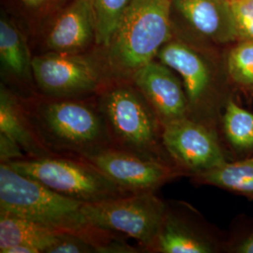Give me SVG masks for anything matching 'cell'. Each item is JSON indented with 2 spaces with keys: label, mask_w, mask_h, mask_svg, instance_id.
Masks as SVG:
<instances>
[{
  "label": "cell",
  "mask_w": 253,
  "mask_h": 253,
  "mask_svg": "<svg viewBox=\"0 0 253 253\" xmlns=\"http://www.w3.org/2000/svg\"><path fill=\"white\" fill-rule=\"evenodd\" d=\"M32 69L37 90L49 97L90 98L107 84L91 54L46 52L33 55Z\"/></svg>",
  "instance_id": "cell-8"
},
{
  "label": "cell",
  "mask_w": 253,
  "mask_h": 253,
  "mask_svg": "<svg viewBox=\"0 0 253 253\" xmlns=\"http://www.w3.org/2000/svg\"><path fill=\"white\" fill-rule=\"evenodd\" d=\"M165 208L166 203L150 191L84 203L83 213L95 226L135 239L143 253L157 234Z\"/></svg>",
  "instance_id": "cell-7"
},
{
  "label": "cell",
  "mask_w": 253,
  "mask_h": 253,
  "mask_svg": "<svg viewBox=\"0 0 253 253\" xmlns=\"http://www.w3.org/2000/svg\"><path fill=\"white\" fill-rule=\"evenodd\" d=\"M235 253H253V234L243 239L240 243L236 245Z\"/></svg>",
  "instance_id": "cell-26"
},
{
  "label": "cell",
  "mask_w": 253,
  "mask_h": 253,
  "mask_svg": "<svg viewBox=\"0 0 253 253\" xmlns=\"http://www.w3.org/2000/svg\"><path fill=\"white\" fill-rule=\"evenodd\" d=\"M84 204L19 173L8 163H0V211L26 217L59 232L81 235L100 253L113 233L91 224L83 213Z\"/></svg>",
  "instance_id": "cell-3"
},
{
  "label": "cell",
  "mask_w": 253,
  "mask_h": 253,
  "mask_svg": "<svg viewBox=\"0 0 253 253\" xmlns=\"http://www.w3.org/2000/svg\"><path fill=\"white\" fill-rule=\"evenodd\" d=\"M192 180L253 198V158L235 163L227 162L192 176Z\"/></svg>",
  "instance_id": "cell-18"
},
{
  "label": "cell",
  "mask_w": 253,
  "mask_h": 253,
  "mask_svg": "<svg viewBox=\"0 0 253 253\" xmlns=\"http://www.w3.org/2000/svg\"><path fill=\"white\" fill-rule=\"evenodd\" d=\"M46 253H98L94 245L81 235L63 232Z\"/></svg>",
  "instance_id": "cell-23"
},
{
  "label": "cell",
  "mask_w": 253,
  "mask_h": 253,
  "mask_svg": "<svg viewBox=\"0 0 253 253\" xmlns=\"http://www.w3.org/2000/svg\"><path fill=\"white\" fill-rule=\"evenodd\" d=\"M225 71L237 89L253 98V41L235 42L227 54Z\"/></svg>",
  "instance_id": "cell-20"
},
{
  "label": "cell",
  "mask_w": 253,
  "mask_h": 253,
  "mask_svg": "<svg viewBox=\"0 0 253 253\" xmlns=\"http://www.w3.org/2000/svg\"><path fill=\"white\" fill-rule=\"evenodd\" d=\"M230 1H233V0H230Z\"/></svg>",
  "instance_id": "cell-27"
},
{
  "label": "cell",
  "mask_w": 253,
  "mask_h": 253,
  "mask_svg": "<svg viewBox=\"0 0 253 253\" xmlns=\"http://www.w3.org/2000/svg\"><path fill=\"white\" fill-rule=\"evenodd\" d=\"M97 22L91 0H72L59 11L43 37L46 52L85 54L96 46Z\"/></svg>",
  "instance_id": "cell-13"
},
{
  "label": "cell",
  "mask_w": 253,
  "mask_h": 253,
  "mask_svg": "<svg viewBox=\"0 0 253 253\" xmlns=\"http://www.w3.org/2000/svg\"><path fill=\"white\" fill-rule=\"evenodd\" d=\"M235 19L236 42L253 41V0L231 1Z\"/></svg>",
  "instance_id": "cell-22"
},
{
  "label": "cell",
  "mask_w": 253,
  "mask_h": 253,
  "mask_svg": "<svg viewBox=\"0 0 253 253\" xmlns=\"http://www.w3.org/2000/svg\"><path fill=\"white\" fill-rule=\"evenodd\" d=\"M172 3L200 38L215 44L236 42L230 0H172Z\"/></svg>",
  "instance_id": "cell-15"
},
{
  "label": "cell",
  "mask_w": 253,
  "mask_h": 253,
  "mask_svg": "<svg viewBox=\"0 0 253 253\" xmlns=\"http://www.w3.org/2000/svg\"><path fill=\"white\" fill-rule=\"evenodd\" d=\"M63 232H59L36 221L0 211V253L14 246H27L38 253H46Z\"/></svg>",
  "instance_id": "cell-17"
},
{
  "label": "cell",
  "mask_w": 253,
  "mask_h": 253,
  "mask_svg": "<svg viewBox=\"0 0 253 253\" xmlns=\"http://www.w3.org/2000/svg\"><path fill=\"white\" fill-rule=\"evenodd\" d=\"M123 190L130 193L155 192L184 172L169 163L147 160L115 147L84 158Z\"/></svg>",
  "instance_id": "cell-10"
},
{
  "label": "cell",
  "mask_w": 253,
  "mask_h": 253,
  "mask_svg": "<svg viewBox=\"0 0 253 253\" xmlns=\"http://www.w3.org/2000/svg\"><path fill=\"white\" fill-rule=\"evenodd\" d=\"M23 10L32 17L45 18L58 10L66 0H16Z\"/></svg>",
  "instance_id": "cell-24"
},
{
  "label": "cell",
  "mask_w": 253,
  "mask_h": 253,
  "mask_svg": "<svg viewBox=\"0 0 253 253\" xmlns=\"http://www.w3.org/2000/svg\"><path fill=\"white\" fill-rule=\"evenodd\" d=\"M27 158L16 141L0 132V163H9Z\"/></svg>",
  "instance_id": "cell-25"
},
{
  "label": "cell",
  "mask_w": 253,
  "mask_h": 253,
  "mask_svg": "<svg viewBox=\"0 0 253 253\" xmlns=\"http://www.w3.org/2000/svg\"><path fill=\"white\" fill-rule=\"evenodd\" d=\"M156 59L180 77L189 103V118L218 129L222 110L231 96L219 88L208 55L195 46L172 39L162 47Z\"/></svg>",
  "instance_id": "cell-6"
},
{
  "label": "cell",
  "mask_w": 253,
  "mask_h": 253,
  "mask_svg": "<svg viewBox=\"0 0 253 253\" xmlns=\"http://www.w3.org/2000/svg\"><path fill=\"white\" fill-rule=\"evenodd\" d=\"M219 125L228 144L236 152L253 150V114L241 107L232 97L223 109Z\"/></svg>",
  "instance_id": "cell-19"
},
{
  "label": "cell",
  "mask_w": 253,
  "mask_h": 253,
  "mask_svg": "<svg viewBox=\"0 0 253 253\" xmlns=\"http://www.w3.org/2000/svg\"><path fill=\"white\" fill-rule=\"evenodd\" d=\"M132 83L153 109L162 125L189 118L183 83L171 68L155 59L134 74Z\"/></svg>",
  "instance_id": "cell-12"
},
{
  "label": "cell",
  "mask_w": 253,
  "mask_h": 253,
  "mask_svg": "<svg viewBox=\"0 0 253 253\" xmlns=\"http://www.w3.org/2000/svg\"><path fill=\"white\" fill-rule=\"evenodd\" d=\"M8 163L16 172L83 203H97L131 194L86 160L62 155L25 158Z\"/></svg>",
  "instance_id": "cell-5"
},
{
  "label": "cell",
  "mask_w": 253,
  "mask_h": 253,
  "mask_svg": "<svg viewBox=\"0 0 253 253\" xmlns=\"http://www.w3.org/2000/svg\"><path fill=\"white\" fill-rule=\"evenodd\" d=\"M0 132L13 139L28 158L53 156L38 135L21 97L1 83Z\"/></svg>",
  "instance_id": "cell-16"
},
{
  "label": "cell",
  "mask_w": 253,
  "mask_h": 253,
  "mask_svg": "<svg viewBox=\"0 0 253 253\" xmlns=\"http://www.w3.org/2000/svg\"><path fill=\"white\" fill-rule=\"evenodd\" d=\"M21 99L38 135L54 155L84 159L112 147L96 96L70 99L37 93Z\"/></svg>",
  "instance_id": "cell-1"
},
{
  "label": "cell",
  "mask_w": 253,
  "mask_h": 253,
  "mask_svg": "<svg viewBox=\"0 0 253 253\" xmlns=\"http://www.w3.org/2000/svg\"><path fill=\"white\" fill-rule=\"evenodd\" d=\"M172 0H130L108 45L95 54L108 84L131 81L172 40Z\"/></svg>",
  "instance_id": "cell-2"
},
{
  "label": "cell",
  "mask_w": 253,
  "mask_h": 253,
  "mask_svg": "<svg viewBox=\"0 0 253 253\" xmlns=\"http://www.w3.org/2000/svg\"><path fill=\"white\" fill-rule=\"evenodd\" d=\"M33 55L27 39L7 16L0 19V65L5 85L23 98L37 93L32 69Z\"/></svg>",
  "instance_id": "cell-14"
},
{
  "label": "cell",
  "mask_w": 253,
  "mask_h": 253,
  "mask_svg": "<svg viewBox=\"0 0 253 253\" xmlns=\"http://www.w3.org/2000/svg\"><path fill=\"white\" fill-rule=\"evenodd\" d=\"M163 143L174 165L191 177L228 162L217 128L192 118L163 125Z\"/></svg>",
  "instance_id": "cell-9"
},
{
  "label": "cell",
  "mask_w": 253,
  "mask_h": 253,
  "mask_svg": "<svg viewBox=\"0 0 253 253\" xmlns=\"http://www.w3.org/2000/svg\"><path fill=\"white\" fill-rule=\"evenodd\" d=\"M218 243L197 211L184 203H166L162 222L146 253H213Z\"/></svg>",
  "instance_id": "cell-11"
},
{
  "label": "cell",
  "mask_w": 253,
  "mask_h": 253,
  "mask_svg": "<svg viewBox=\"0 0 253 253\" xmlns=\"http://www.w3.org/2000/svg\"><path fill=\"white\" fill-rule=\"evenodd\" d=\"M130 0H91L96 22V46L104 48L108 45Z\"/></svg>",
  "instance_id": "cell-21"
},
{
  "label": "cell",
  "mask_w": 253,
  "mask_h": 253,
  "mask_svg": "<svg viewBox=\"0 0 253 253\" xmlns=\"http://www.w3.org/2000/svg\"><path fill=\"white\" fill-rule=\"evenodd\" d=\"M96 99L112 147L174 165L163 145V125L132 81L109 83Z\"/></svg>",
  "instance_id": "cell-4"
}]
</instances>
